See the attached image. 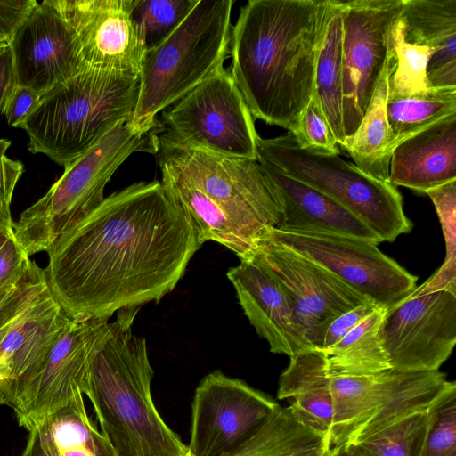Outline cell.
I'll use <instances>...</instances> for the list:
<instances>
[{
  "label": "cell",
  "instance_id": "cell-1",
  "mask_svg": "<svg viewBox=\"0 0 456 456\" xmlns=\"http://www.w3.org/2000/svg\"><path fill=\"white\" fill-rule=\"evenodd\" d=\"M200 246L161 182H137L60 236L44 271L70 319L109 320L172 291Z\"/></svg>",
  "mask_w": 456,
  "mask_h": 456
},
{
  "label": "cell",
  "instance_id": "cell-2",
  "mask_svg": "<svg viewBox=\"0 0 456 456\" xmlns=\"http://www.w3.org/2000/svg\"><path fill=\"white\" fill-rule=\"evenodd\" d=\"M329 0H249L231 34L230 73L253 118L293 133L314 89Z\"/></svg>",
  "mask_w": 456,
  "mask_h": 456
},
{
  "label": "cell",
  "instance_id": "cell-3",
  "mask_svg": "<svg viewBox=\"0 0 456 456\" xmlns=\"http://www.w3.org/2000/svg\"><path fill=\"white\" fill-rule=\"evenodd\" d=\"M161 183L195 229L199 242L215 241L247 257L281 214L257 160L176 144L159 134Z\"/></svg>",
  "mask_w": 456,
  "mask_h": 456
},
{
  "label": "cell",
  "instance_id": "cell-4",
  "mask_svg": "<svg viewBox=\"0 0 456 456\" xmlns=\"http://www.w3.org/2000/svg\"><path fill=\"white\" fill-rule=\"evenodd\" d=\"M139 308L118 312L92 361L86 395L116 456H185L188 447L164 422L151 394L145 338L132 328Z\"/></svg>",
  "mask_w": 456,
  "mask_h": 456
},
{
  "label": "cell",
  "instance_id": "cell-5",
  "mask_svg": "<svg viewBox=\"0 0 456 456\" xmlns=\"http://www.w3.org/2000/svg\"><path fill=\"white\" fill-rule=\"evenodd\" d=\"M139 76L86 69L41 94L20 128L28 150L67 167L134 115Z\"/></svg>",
  "mask_w": 456,
  "mask_h": 456
},
{
  "label": "cell",
  "instance_id": "cell-6",
  "mask_svg": "<svg viewBox=\"0 0 456 456\" xmlns=\"http://www.w3.org/2000/svg\"><path fill=\"white\" fill-rule=\"evenodd\" d=\"M159 126L147 129L132 122L117 126L67 167L60 178L14 222V236L31 256L47 251L103 201L104 190L114 173L133 153L156 155Z\"/></svg>",
  "mask_w": 456,
  "mask_h": 456
},
{
  "label": "cell",
  "instance_id": "cell-7",
  "mask_svg": "<svg viewBox=\"0 0 456 456\" xmlns=\"http://www.w3.org/2000/svg\"><path fill=\"white\" fill-rule=\"evenodd\" d=\"M233 4L232 0H198L167 39L146 51L130 122L147 129L158 127L159 112L223 67L230 50Z\"/></svg>",
  "mask_w": 456,
  "mask_h": 456
},
{
  "label": "cell",
  "instance_id": "cell-8",
  "mask_svg": "<svg viewBox=\"0 0 456 456\" xmlns=\"http://www.w3.org/2000/svg\"><path fill=\"white\" fill-rule=\"evenodd\" d=\"M258 162L325 193L361 219L381 242L408 233L412 223L404 214L395 186L375 179L338 154L301 148L291 133L257 137Z\"/></svg>",
  "mask_w": 456,
  "mask_h": 456
},
{
  "label": "cell",
  "instance_id": "cell-9",
  "mask_svg": "<svg viewBox=\"0 0 456 456\" xmlns=\"http://www.w3.org/2000/svg\"><path fill=\"white\" fill-rule=\"evenodd\" d=\"M330 374V373H329ZM334 419L331 447L356 444L362 439L412 412L429 410L456 387L440 370L331 375Z\"/></svg>",
  "mask_w": 456,
  "mask_h": 456
},
{
  "label": "cell",
  "instance_id": "cell-10",
  "mask_svg": "<svg viewBox=\"0 0 456 456\" xmlns=\"http://www.w3.org/2000/svg\"><path fill=\"white\" fill-rule=\"evenodd\" d=\"M158 119L159 134L176 144L256 160L254 118L224 66Z\"/></svg>",
  "mask_w": 456,
  "mask_h": 456
},
{
  "label": "cell",
  "instance_id": "cell-11",
  "mask_svg": "<svg viewBox=\"0 0 456 456\" xmlns=\"http://www.w3.org/2000/svg\"><path fill=\"white\" fill-rule=\"evenodd\" d=\"M100 318L71 319L44 359L9 381V403L19 425L30 431L85 395L94 356L109 330Z\"/></svg>",
  "mask_w": 456,
  "mask_h": 456
},
{
  "label": "cell",
  "instance_id": "cell-12",
  "mask_svg": "<svg viewBox=\"0 0 456 456\" xmlns=\"http://www.w3.org/2000/svg\"><path fill=\"white\" fill-rule=\"evenodd\" d=\"M264 236L319 265L383 309L401 302L417 287L418 277L385 255L375 241L275 228Z\"/></svg>",
  "mask_w": 456,
  "mask_h": 456
},
{
  "label": "cell",
  "instance_id": "cell-13",
  "mask_svg": "<svg viewBox=\"0 0 456 456\" xmlns=\"http://www.w3.org/2000/svg\"><path fill=\"white\" fill-rule=\"evenodd\" d=\"M379 335L390 368L411 372L439 370L456 344V292H419L415 289L401 302L384 309Z\"/></svg>",
  "mask_w": 456,
  "mask_h": 456
},
{
  "label": "cell",
  "instance_id": "cell-14",
  "mask_svg": "<svg viewBox=\"0 0 456 456\" xmlns=\"http://www.w3.org/2000/svg\"><path fill=\"white\" fill-rule=\"evenodd\" d=\"M403 0L342 1V119L352 135L368 108L386 65L390 34Z\"/></svg>",
  "mask_w": 456,
  "mask_h": 456
},
{
  "label": "cell",
  "instance_id": "cell-15",
  "mask_svg": "<svg viewBox=\"0 0 456 456\" xmlns=\"http://www.w3.org/2000/svg\"><path fill=\"white\" fill-rule=\"evenodd\" d=\"M280 407L241 379L216 370L198 385L191 404V456H230Z\"/></svg>",
  "mask_w": 456,
  "mask_h": 456
},
{
  "label": "cell",
  "instance_id": "cell-16",
  "mask_svg": "<svg viewBox=\"0 0 456 456\" xmlns=\"http://www.w3.org/2000/svg\"><path fill=\"white\" fill-rule=\"evenodd\" d=\"M245 258L255 261L282 286L314 350L321 349L335 319L370 301L319 265L268 237L264 236Z\"/></svg>",
  "mask_w": 456,
  "mask_h": 456
},
{
  "label": "cell",
  "instance_id": "cell-17",
  "mask_svg": "<svg viewBox=\"0 0 456 456\" xmlns=\"http://www.w3.org/2000/svg\"><path fill=\"white\" fill-rule=\"evenodd\" d=\"M73 31L86 69L139 76L146 47L134 0H48Z\"/></svg>",
  "mask_w": 456,
  "mask_h": 456
},
{
  "label": "cell",
  "instance_id": "cell-18",
  "mask_svg": "<svg viewBox=\"0 0 456 456\" xmlns=\"http://www.w3.org/2000/svg\"><path fill=\"white\" fill-rule=\"evenodd\" d=\"M9 45L17 84L40 94L86 69L72 29L48 0L38 3Z\"/></svg>",
  "mask_w": 456,
  "mask_h": 456
},
{
  "label": "cell",
  "instance_id": "cell-19",
  "mask_svg": "<svg viewBox=\"0 0 456 456\" xmlns=\"http://www.w3.org/2000/svg\"><path fill=\"white\" fill-rule=\"evenodd\" d=\"M244 314L273 354L289 358L311 350L290 298L278 281L250 258L226 273Z\"/></svg>",
  "mask_w": 456,
  "mask_h": 456
},
{
  "label": "cell",
  "instance_id": "cell-20",
  "mask_svg": "<svg viewBox=\"0 0 456 456\" xmlns=\"http://www.w3.org/2000/svg\"><path fill=\"white\" fill-rule=\"evenodd\" d=\"M258 163L280 207L281 220L277 230L338 234L381 242L361 219L332 198L265 163Z\"/></svg>",
  "mask_w": 456,
  "mask_h": 456
},
{
  "label": "cell",
  "instance_id": "cell-21",
  "mask_svg": "<svg viewBox=\"0 0 456 456\" xmlns=\"http://www.w3.org/2000/svg\"><path fill=\"white\" fill-rule=\"evenodd\" d=\"M456 180V113L434 123L397 145L392 152L388 183L427 193Z\"/></svg>",
  "mask_w": 456,
  "mask_h": 456
},
{
  "label": "cell",
  "instance_id": "cell-22",
  "mask_svg": "<svg viewBox=\"0 0 456 456\" xmlns=\"http://www.w3.org/2000/svg\"><path fill=\"white\" fill-rule=\"evenodd\" d=\"M398 24L404 42L430 47V87H456V0H403Z\"/></svg>",
  "mask_w": 456,
  "mask_h": 456
},
{
  "label": "cell",
  "instance_id": "cell-23",
  "mask_svg": "<svg viewBox=\"0 0 456 456\" xmlns=\"http://www.w3.org/2000/svg\"><path fill=\"white\" fill-rule=\"evenodd\" d=\"M70 322L47 288L0 345V383L17 379L37 366Z\"/></svg>",
  "mask_w": 456,
  "mask_h": 456
},
{
  "label": "cell",
  "instance_id": "cell-24",
  "mask_svg": "<svg viewBox=\"0 0 456 456\" xmlns=\"http://www.w3.org/2000/svg\"><path fill=\"white\" fill-rule=\"evenodd\" d=\"M281 374L277 397L293 399L289 406L303 425L330 436L334 400L324 358L317 350H307L289 358Z\"/></svg>",
  "mask_w": 456,
  "mask_h": 456
},
{
  "label": "cell",
  "instance_id": "cell-25",
  "mask_svg": "<svg viewBox=\"0 0 456 456\" xmlns=\"http://www.w3.org/2000/svg\"><path fill=\"white\" fill-rule=\"evenodd\" d=\"M342 1L329 0L325 24L317 53L314 96L340 146L343 132Z\"/></svg>",
  "mask_w": 456,
  "mask_h": 456
},
{
  "label": "cell",
  "instance_id": "cell-26",
  "mask_svg": "<svg viewBox=\"0 0 456 456\" xmlns=\"http://www.w3.org/2000/svg\"><path fill=\"white\" fill-rule=\"evenodd\" d=\"M387 58L368 108L355 132L340 145L366 175L388 182L392 134L387 117Z\"/></svg>",
  "mask_w": 456,
  "mask_h": 456
},
{
  "label": "cell",
  "instance_id": "cell-27",
  "mask_svg": "<svg viewBox=\"0 0 456 456\" xmlns=\"http://www.w3.org/2000/svg\"><path fill=\"white\" fill-rule=\"evenodd\" d=\"M330 436L300 423L289 407H279L230 456H325Z\"/></svg>",
  "mask_w": 456,
  "mask_h": 456
},
{
  "label": "cell",
  "instance_id": "cell-28",
  "mask_svg": "<svg viewBox=\"0 0 456 456\" xmlns=\"http://www.w3.org/2000/svg\"><path fill=\"white\" fill-rule=\"evenodd\" d=\"M384 309L378 308L335 345L321 352L331 375L361 376L390 369L379 330Z\"/></svg>",
  "mask_w": 456,
  "mask_h": 456
},
{
  "label": "cell",
  "instance_id": "cell-29",
  "mask_svg": "<svg viewBox=\"0 0 456 456\" xmlns=\"http://www.w3.org/2000/svg\"><path fill=\"white\" fill-rule=\"evenodd\" d=\"M34 429L46 452L86 449L94 456H116L110 444L90 419L84 395H77Z\"/></svg>",
  "mask_w": 456,
  "mask_h": 456
},
{
  "label": "cell",
  "instance_id": "cell-30",
  "mask_svg": "<svg viewBox=\"0 0 456 456\" xmlns=\"http://www.w3.org/2000/svg\"><path fill=\"white\" fill-rule=\"evenodd\" d=\"M392 148L442 118L456 113V87H428L409 96L387 100Z\"/></svg>",
  "mask_w": 456,
  "mask_h": 456
},
{
  "label": "cell",
  "instance_id": "cell-31",
  "mask_svg": "<svg viewBox=\"0 0 456 456\" xmlns=\"http://www.w3.org/2000/svg\"><path fill=\"white\" fill-rule=\"evenodd\" d=\"M398 19L392 28L389 40L387 100L406 97L430 87L427 70L434 50L404 42Z\"/></svg>",
  "mask_w": 456,
  "mask_h": 456
},
{
  "label": "cell",
  "instance_id": "cell-32",
  "mask_svg": "<svg viewBox=\"0 0 456 456\" xmlns=\"http://www.w3.org/2000/svg\"><path fill=\"white\" fill-rule=\"evenodd\" d=\"M430 409L408 414L356 444L362 456H421Z\"/></svg>",
  "mask_w": 456,
  "mask_h": 456
},
{
  "label": "cell",
  "instance_id": "cell-33",
  "mask_svg": "<svg viewBox=\"0 0 456 456\" xmlns=\"http://www.w3.org/2000/svg\"><path fill=\"white\" fill-rule=\"evenodd\" d=\"M198 0H134L132 16L146 51L161 44L186 19Z\"/></svg>",
  "mask_w": 456,
  "mask_h": 456
},
{
  "label": "cell",
  "instance_id": "cell-34",
  "mask_svg": "<svg viewBox=\"0 0 456 456\" xmlns=\"http://www.w3.org/2000/svg\"><path fill=\"white\" fill-rule=\"evenodd\" d=\"M436 209L446 245V256L442 266L416 289L430 292L449 289L456 292V180L428 191Z\"/></svg>",
  "mask_w": 456,
  "mask_h": 456
},
{
  "label": "cell",
  "instance_id": "cell-35",
  "mask_svg": "<svg viewBox=\"0 0 456 456\" xmlns=\"http://www.w3.org/2000/svg\"><path fill=\"white\" fill-rule=\"evenodd\" d=\"M421 456H456V387L430 408Z\"/></svg>",
  "mask_w": 456,
  "mask_h": 456
},
{
  "label": "cell",
  "instance_id": "cell-36",
  "mask_svg": "<svg viewBox=\"0 0 456 456\" xmlns=\"http://www.w3.org/2000/svg\"><path fill=\"white\" fill-rule=\"evenodd\" d=\"M291 134L303 149L323 153H339L337 140L318 100L314 95L301 113L296 130Z\"/></svg>",
  "mask_w": 456,
  "mask_h": 456
},
{
  "label": "cell",
  "instance_id": "cell-37",
  "mask_svg": "<svg viewBox=\"0 0 456 456\" xmlns=\"http://www.w3.org/2000/svg\"><path fill=\"white\" fill-rule=\"evenodd\" d=\"M47 288L44 269L30 260L16 284L0 289V323L27 309Z\"/></svg>",
  "mask_w": 456,
  "mask_h": 456
},
{
  "label": "cell",
  "instance_id": "cell-38",
  "mask_svg": "<svg viewBox=\"0 0 456 456\" xmlns=\"http://www.w3.org/2000/svg\"><path fill=\"white\" fill-rule=\"evenodd\" d=\"M14 233L0 249V289L16 284L29 263Z\"/></svg>",
  "mask_w": 456,
  "mask_h": 456
},
{
  "label": "cell",
  "instance_id": "cell-39",
  "mask_svg": "<svg viewBox=\"0 0 456 456\" xmlns=\"http://www.w3.org/2000/svg\"><path fill=\"white\" fill-rule=\"evenodd\" d=\"M378 308L380 307L368 301L339 315L328 328L319 352L335 345Z\"/></svg>",
  "mask_w": 456,
  "mask_h": 456
},
{
  "label": "cell",
  "instance_id": "cell-40",
  "mask_svg": "<svg viewBox=\"0 0 456 456\" xmlns=\"http://www.w3.org/2000/svg\"><path fill=\"white\" fill-rule=\"evenodd\" d=\"M37 4L36 0H0V37L10 43Z\"/></svg>",
  "mask_w": 456,
  "mask_h": 456
},
{
  "label": "cell",
  "instance_id": "cell-41",
  "mask_svg": "<svg viewBox=\"0 0 456 456\" xmlns=\"http://www.w3.org/2000/svg\"><path fill=\"white\" fill-rule=\"evenodd\" d=\"M40 97L41 94L35 90L17 85L4 111L8 125L20 128L35 109Z\"/></svg>",
  "mask_w": 456,
  "mask_h": 456
},
{
  "label": "cell",
  "instance_id": "cell-42",
  "mask_svg": "<svg viewBox=\"0 0 456 456\" xmlns=\"http://www.w3.org/2000/svg\"><path fill=\"white\" fill-rule=\"evenodd\" d=\"M24 172L20 160L0 158V203L10 208L16 184Z\"/></svg>",
  "mask_w": 456,
  "mask_h": 456
},
{
  "label": "cell",
  "instance_id": "cell-43",
  "mask_svg": "<svg viewBox=\"0 0 456 456\" xmlns=\"http://www.w3.org/2000/svg\"><path fill=\"white\" fill-rule=\"evenodd\" d=\"M10 45L0 50V115L4 114L9 99L17 86Z\"/></svg>",
  "mask_w": 456,
  "mask_h": 456
},
{
  "label": "cell",
  "instance_id": "cell-44",
  "mask_svg": "<svg viewBox=\"0 0 456 456\" xmlns=\"http://www.w3.org/2000/svg\"><path fill=\"white\" fill-rule=\"evenodd\" d=\"M20 456H47L41 446L36 429L28 431L27 443Z\"/></svg>",
  "mask_w": 456,
  "mask_h": 456
},
{
  "label": "cell",
  "instance_id": "cell-45",
  "mask_svg": "<svg viewBox=\"0 0 456 456\" xmlns=\"http://www.w3.org/2000/svg\"><path fill=\"white\" fill-rule=\"evenodd\" d=\"M325 456H362L353 444H342L331 447Z\"/></svg>",
  "mask_w": 456,
  "mask_h": 456
},
{
  "label": "cell",
  "instance_id": "cell-46",
  "mask_svg": "<svg viewBox=\"0 0 456 456\" xmlns=\"http://www.w3.org/2000/svg\"><path fill=\"white\" fill-rule=\"evenodd\" d=\"M13 226L10 208L0 203V228L13 229Z\"/></svg>",
  "mask_w": 456,
  "mask_h": 456
},
{
  "label": "cell",
  "instance_id": "cell-47",
  "mask_svg": "<svg viewBox=\"0 0 456 456\" xmlns=\"http://www.w3.org/2000/svg\"><path fill=\"white\" fill-rule=\"evenodd\" d=\"M9 403V381L0 383V406Z\"/></svg>",
  "mask_w": 456,
  "mask_h": 456
},
{
  "label": "cell",
  "instance_id": "cell-48",
  "mask_svg": "<svg viewBox=\"0 0 456 456\" xmlns=\"http://www.w3.org/2000/svg\"><path fill=\"white\" fill-rule=\"evenodd\" d=\"M13 229L0 228V249L6 241L13 235Z\"/></svg>",
  "mask_w": 456,
  "mask_h": 456
},
{
  "label": "cell",
  "instance_id": "cell-49",
  "mask_svg": "<svg viewBox=\"0 0 456 456\" xmlns=\"http://www.w3.org/2000/svg\"><path fill=\"white\" fill-rule=\"evenodd\" d=\"M11 145V141L0 139V158L5 156V152Z\"/></svg>",
  "mask_w": 456,
  "mask_h": 456
},
{
  "label": "cell",
  "instance_id": "cell-50",
  "mask_svg": "<svg viewBox=\"0 0 456 456\" xmlns=\"http://www.w3.org/2000/svg\"><path fill=\"white\" fill-rule=\"evenodd\" d=\"M10 43L3 38L0 37V50L8 46Z\"/></svg>",
  "mask_w": 456,
  "mask_h": 456
},
{
  "label": "cell",
  "instance_id": "cell-51",
  "mask_svg": "<svg viewBox=\"0 0 456 456\" xmlns=\"http://www.w3.org/2000/svg\"><path fill=\"white\" fill-rule=\"evenodd\" d=\"M185 456H191L189 453H187Z\"/></svg>",
  "mask_w": 456,
  "mask_h": 456
}]
</instances>
